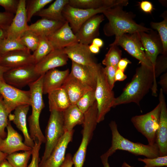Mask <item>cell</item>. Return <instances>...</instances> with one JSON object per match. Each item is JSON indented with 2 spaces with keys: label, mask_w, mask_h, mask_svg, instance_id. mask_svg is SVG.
Listing matches in <instances>:
<instances>
[{
  "label": "cell",
  "mask_w": 167,
  "mask_h": 167,
  "mask_svg": "<svg viewBox=\"0 0 167 167\" xmlns=\"http://www.w3.org/2000/svg\"><path fill=\"white\" fill-rule=\"evenodd\" d=\"M131 63V62L126 58H121L118 63V68L124 71L128 64Z\"/></svg>",
  "instance_id": "obj_50"
},
{
  "label": "cell",
  "mask_w": 167,
  "mask_h": 167,
  "mask_svg": "<svg viewBox=\"0 0 167 167\" xmlns=\"http://www.w3.org/2000/svg\"><path fill=\"white\" fill-rule=\"evenodd\" d=\"M96 101L95 90H90L84 94L79 99L76 105L84 113Z\"/></svg>",
  "instance_id": "obj_39"
},
{
  "label": "cell",
  "mask_w": 167,
  "mask_h": 167,
  "mask_svg": "<svg viewBox=\"0 0 167 167\" xmlns=\"http://www.w3.org/2000/svg\"><path fill=\"white\" fill-rule=\"evenodd\" d=\"M26 12V1L19 0L17 9L12 21L7 29V38L19 39L28 30Z\"/></svg>",
  "instance_id": "obj_17"
},
{
  "label": "cell",
  "mask_w": 167,
  "mask_h": 167,
  "mask_svg": "<svg viewBox=\"0 0 167 167\" xmlns=\"http://www.w3.org/2000/svg\"><path fill=\"white\" fill-rule=\"evenodd\" d=\"M109 8H110L83 9L73 7L68 4L64 7L62 11V15L75 34L87 20L98 14L102 13L105 10Z\"/></svg>",
  "instance_id": "obj_12"
},
{
  "label": "cell",
  "mask_w": 167,
  "mask_h": 167,
  "mask_svg": "<svg viewBox=\"0 0 167 167\" xmlns=\"http://www.w3.org/2000/svg\"><path fill=\"white\" fill-rule=\"evenodd\" d=\"M110 48L102 61L106 66H113L118 68V63L121 59L122 51L118 46L109 45Z\"/></svg>",
  "instance_id": "obj_35"
},
{
  "label": "cell",
  "mask_w": 167,
  "mask_h": 167,
  "mask_svg": "<svg viewBox=\"0 0 167 167\" xmlns=\"http://www.w3.org/2000/svg\"><path fill=\"white\" fill-rule=\"evenodd\" d=\"M10 69L9 68L0 65V80H4L3 75L5 73Z\"/></svg>",
  "instance_id": "obj_55"
},
{
  "label": "cell",
  "mask_w": 167,
  "mask_h": 167,
  "mask_svg": "<svg viewBox=\"0 0 167 167\" xmlns=\"http://www.w3.org/2000/svg\"><path fill=\"white\" fill-rule=\"evenodd\" d=\"M123 6H117L105 10L102 14L108 20L103 28L107 36H115V39L124 34L140 32H148L151 29L136 23L134 15L123 10Z\"/></svg>",
  "instance_id": "obj_2"
},
{
  "label": "cell",
  "mask_w": 167,
  "mask_h": 167,
  "mask_svg": "<svg viewBox=\"0 0 167 167\" xmlns=\"http://www.w3.org/2000/svg\"><path fill=\"white\" fill-rule=\"evenodd\" d=\"M54 49H62L79 42L75 33L66 21L58 30L47 37Z\"/></svg>",
  "instance_id": "obj_22"
},
{
  "label": "cell",
  "mask_w": 167,
  "mask_h": 167,
  "mask_svg": "<svg viewBox=\"0 0 167 167\" xmlns=\"http://www.w3.org/2000/svg\"><path fill=\"white\" fill-rule=\"evenodd\" d=\"M2 139L1 138H0V142H1V140H2Z\"/></svg>",
  "instance_id": "obj_60"
},
{
  "label": "cell",
  "mask_w": 167,
  "mask_h": 167,
  "mask_svg": "<svg viewBox=\"0 0 167 167\" xmlns=\"http://www.w3.org/2000/svg\"><path fill=\"white\" fill-rule=\"evenodd\" d=\"M91 43L100 48L103 45L104 42L102 40L96 37L93 39Z\"/></svg>",
  "instance_id": "obj_54"
},
{
  "label": "cell",
  "mask_w": 167,
  "mask_h": 167,
  "mask_svg": "<svg viewBox=\"0 0 167 167\" xmlns=\"http://www.w3.org/2000/svg\"><path fill=\"white\" fill-rule=\"evenodd\" d=\"M72 156L70 153H68L65 156V160L61 167H72L73 163Z\"/></svg>",
  "instance_id": "obj_49"
},
{
  "label": "cell",
  "mask_w": 167,
  "mask_h": 167,
  "mask_svg": "<svg viewBox=\"0 0 167 167\" xmlns=\"http://www.w3.org/2000/svg\"><path fill=\"white\" fill-rule=\"evenodd\" d=\"M127 0H69L68 4L73 7L83 9L111 8L117 6H126Z\"/></svg>",
  "instance_id": "obj_27"
},
{
  "label": "cell",
  "mask_w": 167,
  "mask_h": 167,
  "mask_svg": "<svg viewBox=\"0 0 167 167\" xmlns=\"http://www.w3.org/2000/svg\"><path fill=\"white\" fill-rule=\"evenodd\" d=\"M50 112V114L45 131V151L39 163L44 162L49 156L65 132L62 112L55 110Z\"/></svg>",
  "instance_id": "obj_7"
},
{
  "label": "cell",
  "mask_w": 167,
  "mask_h": 167,
  "mask_svg": "<svg viewBox=\"0 0 167 167\" xmlns=\"http://www.w3.org/2000/svg\"><path fill=\"white\" fill-rule=\"evenodd\" d=\"M139 6L142 11L147 13H151L153 9L152 3L147 1H142L139 3Z\"/></svg>",
  "instance_id": "obj_47"
},
{
  "label": "cell",
  "mask_w": 167,
  "mask_h": 167,
  "mask_svg": "<svg viewBox=\"0 0 167 167\" xmlns=\"http://www.w3.org/2000/svg\"><path fill=\"white\" fill-rule=\"evenodd\" d=\"M161 16L164 18L162 21L160 22L150 23L151 27L156 30L162 42L163 52V54H167V11H165L162 14Z\"/></svg>",
  "instance_id": "obj_34"
},
{
  "label": "cell",
  "mask_w": 167,
  "mask_h": 167,
  "mask_svg": "<svg viewBox=\"0 0 167 167\" xmlns=\"http://www.w3.org/2000/svg\"><path fill=\"white\" fill-rule=\"evenodd\" d=\"M43 75H41L36 81L28 85L32 112L28 118V121L29 134L31 139L34 141L36 140L41 143H45V138L41 130L39 124L40 115L45 106L42 87Z\"/></svg>",
  "instance_id": "obj_4"
},
{
  "label": "cell",
  "mask_w": 167,
  "mask_h": 167,
  "mask_svg": "<svg viewBox=\"0 0 167 167\" xmlns=\"http://www.w3.org/2000/svg\"><path fill=\"white\" fill-rule=\"evenodd\" d=\"M69 2V0H56L48 7L43 9L34 16L65 22L66 21L63 15L62 11Z\"/></svg>",
  "instance_id": "obj_29"
},
{
  "label": "cell",
  "mask_w": 167,
  "mask_h": 167,
  "mask_svg": "<svg viewBox=\"0 0 167 167\" xmlns=\"http://www.w3.org/2000/svg\"><path fill=\"white\" fill-rule=\"evenodd\" d=\"M159 84L161 87V88L164 93H167V73L165 72L162 74L160 78Z\"/></svg>",
  "instance_id": "obj_48"
},
{
  "label": "cell",
  "mask_w": 167,
  "mask_h": 167,
  "mask_svg": "<svg viewBox=\"0 0 167 167\" xmlns=\"http://www.w3.org/2000/svg\"><path fill=\"white\" fill-rule=\"evenodd\" d=\"M26 12L28 22L31 21L32 17L37 13L43 9L47 5L52 2L53 0H30L27 1Z\"/></svg>",
  "instance_id": "obj_38"
},
{
  "label": "cell",
  "mask_w": 167,
  "mask_h": 167,
  "mask_svg": "<svg viewBox=\"0 0 167 167\" xmlns=\"http://www.w3.org/2000/svg\"><path fill=\"white\" fill-rule=\"evenodd\" d=\"M100 65L97 64L94 67H89L72 61L70 73L84 85L95 90L97 73Z\"/></svg>",
  "instance_id": "obj_23"
},
{
  "label": "cell",
  "mask_w": 167,
  "mask_h": 167,
  "mask_svg": "<svg viewBox=\"0 0 167 167\" xmlns=\"http://www.w3.org/2000/svg\"><path fill=\"white\" fill-rule=\"evenodd\" d=\"M68 58L62 49H54L35 65L36 72L41 75L48 71L66 65Z\"/></svg>",
  "instance_id": "obj_19"
},
{
  "label": "cell",
  "mask_w": 167,
  "mask_h": 167,
  "mask_svg": "<svg viewBox=\"0 0 167 167\" xmlns=\"http://www.w3.org/2000/svg\"><path fill=\"white\" fill-rule=\"evenodd\" d=\"M160 112V105L159 103L150 112L143 115L134 116L131 119L134 127L146 137L150 145H153L156 143Z\"/></svg>",
  "instance_id": "obj_8"
},
{
  "label": "cell",
  "mask_w": 167,
  "mask_h": 167,
  "mask_svg": "<svg viewBox=\"0 0 167 167\" xmlns=\"http://www.w3.org/2000/svg\"><path fill=\"white\" fill-rule=\"evenodd\" d=\"M95 96L98 110L97 123L103 121L110 111L115 99L113 92L110 88L104 72L100 65L97 75Z\"/></svg>",
  "instance_id": "obj_6"
},
{
  "label": "cell",
  "mask_w": 167,
  "mask_h": 167,
  "mask_svg": "<svg viewBox=\"0 0 167 167\" xmlns=\"http://www.w3.org/2000/svg\"><path fill=\"white\" fill-rule=\"evenodd\" d=\"M7 154L0 151V162L5 159Z\"/></svg>",
  "instance_id": "obj_58"
},
{
  "label": "cell",
  "mask_w": 167,
  "mask_h": 167,
  "mask_svg": "<svg viewBox=\"0 0 167 167\" xmlns=\"http://www.w3.org/2000/svg\"><path fill=\"white\" fill-rule=\"evenodd\" d=\"M89 49L92 54H97L99 52L100 50L99 47L92 43L90 45H89Z\"/></svg>",
  "instance_id": "obj_53"
},
{
  "label": "cell",
  "mask_w": 167,
  "mask_h": 167,
  "mask_svg": "<svg viewBox=\"0 0 167 167\" xmlns=\"http://www.w3.org/2000/svg\"><path fill=\"white\" fill-rule=\"evenodd\" d=\"M104 20V15H95L88 19L75 34L79 43L87 45L91 44L93 39L99 36L101 23Z\"/></svg>",
  "instance_id": "obj_15"
},
{
  "label": "cell",
  "mask_w": 167,
  "mask_h": 167,
  "mask_svg": "<svg viewBox=\"0 0 167 167\" xmlns=\"http://www.w3.org/2000/svg\"><path fill=\"white\" fill-rule=\"evenodd\" d=\"M54 49L47 37L39 36V41L36 49L32 54L35 64L38 63Z\"/></svg>",
  "instance_id": "obj_32"
},
{
  "label": "cell",
  "mask_w": 167,
  "mask_h": 167,
  "mask_svg": "<svg viewBox=\"0 0 167 167\" xmlns=\"http://www.w3.org/2000/svg\"><path fill=\"white\" fill-rule=\"evenodd\" d=\"M70 73L69 70H59L56 68L50 70L43 75L42 87L43 94H48L61 88Z\"/></svg>",
  "instance_id": "obj_25"
},
{
  "label": "cell",
  "mask_w": 167,
  "mask_h": 167,
  "mask_svg": "<svg viewBox=\"0 0 167 167\" xmlns=\"http://www.w3.org/2000/svg\"><path fill=\"white\" fill-rule=\"evenodd\" d=\"M48 98L50 111L55 110L63 112L71 105L68 95L62 87L50 92Z\"/></svg>",
  "instance_id": "obj_28"
},
{
  "label": "cell",
  "mask_w": 167,
  "mask_h": 167,
  "mask_svg": "<svg viewBox=\"0 0 167 167\" xmlns=\"http://www.w3.org/2000/svg\"><path fill=\"white\" fill-rule=\"evenodd\" d=\"M7 37V29H0V41Z\"/></svg>",
  "instance_id": "obj_56"
},
{
  "label": "cell",
  "mask_w": 167,
  "mask_h": 167,
  "mask_svg": "<svg viewBox=\"0 0 167 167\" xmlns=\"http://www.w3.org/2000/svg\"><path fill=\"white\" fill-rule=\"evenodd\" d=\"M126 78L127 76L124 74V71L118 68L115 73V82L124 81Z\"/></svg>",
  "instance_id": "obj_51"
},
{
  "label": "cell",
  "mask_w": 167,
  "mask_h": 167,
  "mask_svg": "<svg viewBox=\"0 0 167 167\" xmlns=\"http://www.w3.org/2000/svg\"><path fill=\"white\" fill-rule=\"evenodd\" d=\"M139 33L145 56L152 64L153 70L157 57L163 52L161 38L158 34L151 29L148 32H140Z\"/></svg>",
  "instance_id": "obj_13"
},
{
  "label": "cell",
  "mask_w": 167,
  "mask_h": 167,
  "mask_svg": "<svg viewBox=\"0 0 167 167\" xmlns=\"http://www.w3.org/2000/svg\"><path fill=\"white\" fill-rule=\"evenodd\" d=\"M6 128V136L0 143L1 151L9 155L19 151L32 149L23 142L21 135L13 128L9 120Z\"/></svg>",
  "instance_id": "obj_21"
},
{
  "label": "cell",
  "mask_w": 167,
  "mask_h": 167,
  "mask_svg": "<svg viewBox=\"0 0 167 167\" xmlns=\"http://www.w3.org/2000/svg\"><path fill=\"white\" fill-rule=\"evenodd\" d=\"M109 126L112 135L111 145L105 152L109 156L118 150L128 151L136 156H144L148 158L160 156L159 148L156 143L151 145L133 142L120 134L115 121H112L109 124Z\"/></svg>",
  "instance_id": "obj_3"
},
{
  "label": "cell",
  "mask_w": 167,
  "mask_h": 167,
  "mask_svg": "<svg viewBox=\"0 0 167 167\" xmlns=\"http://www.w3.org/2000/svg\"><path fill=\"white\" fill-rule=\"evenodd\" d=\"M167 70V54H162L157 57L153 68L155 79L163 73L166 72Z\"/></svg>",
  "instance_id": "obj_41"
},
{
  "label": "cell",
  "mask_w": 167,
  "mask_h": 167,
  "mask_svg": "<svg viewBox=\"0 0 167 167\" xmlns=\"http://www.w3.org/2000/svg\"><path fill=\"white\" fill-rule=\"evenodd\" d=\"M122 167H134L132 166H131L128 164H127L125 162H124L122 165Z\"/></svg>",
  "instance_id": "obj_59"
},
{
  "label": "cell",
  "mask_w": 167,
  "mask_h": 167,
  "mask_svg": "<svg viewBox=\"0 0 167 167\" xmlns=\"http://www.w3.org/2000/svg\"><path fill=\"white\" fill-rule=\"evenodd\" d=\"M150 89L152 95L156 96L157 84L153 70L141 64L136 69L131 81L126 85L121 94L115 98L113 107L131 102L139 106L140 101Z\"/></svg>",
  "instance_id": "obj_1"
},
{
  "label": "cell",
  "mask_w": 167,
  "mask_h": 167,
  "mask_svg": "<svg viewBox=\"0 0 167 167\" xmlns=\"http://www.w3.org/2000/svg\"><path fill=\"white\" fill-rule=\"evenodd\" d=\"M118 68L113 66H106L104 68V72L107 81L111 89H113L115 82V75Z\"/></svg>",
  "instance_id": "obj_44"
},
{
  "label": "cell",
  "mask_w": 167,
  "mask_h": 167,
  "mask_svg": "<svg viewBox=\"0 0 167 167\" xmlns=\"http://www.w3.org/2000/svg\"><path fill=\"white\" fill-rule=\"evenodd\" d=\"M30 105H23L16 108L14 114L10 113L9 120L12 121L16 127L22 133L24 138V143L27 146L32 148L34 142L31 138L27 127V116Z\"/></svg>",
  "instance_id": "obj_24"
},
{
  "label": "cell",
  "mask_w": 167,
  "mask_h": 167,
  "mask_svg": "<svg viewBox=\"0 0 167 167\" xmlns=\"http://www.w3.org/2000/svg\"><path fill=\"white\" fill-rule=\"evenodd\" d=\"M110 45L121 46L131 55L139 60L141 64L153 69L152 64L145 56L139 32L123 34L115 39Z\"/></svg>",
  "instance_id": "obj_9"
},
{
  "label": "cell",
  "mask_w": 167,
  "mask_h": 167,
  "mask_svg": "<svg viewBox=\"0 0 167 167\" xmlns=\"http://www.w3.org/2000/svg\"><path fill=\"white\" fill-rule=\"evenodd\" d=\"M74 130L65 132L59 140L48 158L41 163L39 167H61L65 157L67 146L72 139Z\"/></svg>",
  "instance_id": "obj_16"
},
{
  "label": "cell",
  "mask_w": 167,
  "mask_h": 167,
  "mask_svg": "<svg viewBox=\"0 0 167 167\" xmlns=\"http://www.w3.org/2000/svg\"><path fill=\"white\" fill-rule=\"evenodd\" d=\"M19 39L28 49L33 52L39 44V36L34 32L28 29L23 33Z\"/></svg>",
  "instance_id": "obj_36"
},
{
  "label": "cell",
  "mask_w": 167,
  "mask_h": 167,
  "mask_svg": "<svg viewBox=\"0 0 167 167\" xmlns=\"http://www.w3.org/2000/svg\"><path fill=\"white\" fill-rule=\"evenodd\" d=\"M35 64L30 51L28 49L15 50L0 55V65L10 69Z\"/></svg>",
  "instance_id": "obj_18"
},
{
  "label": "cell",
  "mask_w": 167,
  "mask_h": 167,
  "mask_svg": "<svg viewBox=\"0 0 167 167\" xmlns=\"http://www.w3.org/2000/svg\"><path fill=\"white\" fill-rule=\"evenodd\" d=\"M26 49L19 39L6 38L0 41V55L15 50Z\"/></svg>",
  "instance_id": "obj_37"
},
{
  "label": "cell",
  "mask_w": 167,
  "mask_h": 167,
  "mask_svg": "<svg viewBox=\"0 0 167 167\" xmlns=\"http://www.w3.org/2000/svg\"><path fill=\"white\" fill-rule=\"evenodd\" d=\"M19 2V0H0V6L4 8L5 11L15 15Z\"/></svg>",
  "instance_id": "obj_45"
},
{
  "label": "cell",
  "mask_w": 167,
  "mask_h": 167,
  "mask_svg": "<svg viewBox=\"0 0 167 167\" xmlns=\"http://www.w3.org/2000/svg\"><path fill=\"white\" fill-rule=\"evenodd\" d=\"M97 113V104L96 101L84 113L82 139L77 151L72 157L74 167H83V166L88 146L98 123Z\"/></svg>",
  "instance_id": "obj_5"
},
{
  "label": "cell",
  "mask_w": 167,
  "mask_h": 167,
  "mask_svg": "<svg viewBox=\"0 0 167 167\" xmlns=\"http://www.w3.org/2000/svg\"><path fill=\"white\" fill-rule=\"evenodd\" d=\"M62 87L67 93L71 105H76L84 94L90 90H93L84 85L70 73Z\"/></svg>",
  "instance_id": "obj_26"
},
{
  "label": "cell",
  "mask_w": 167,
  "mask_h": 167,
  "mask_svg": "<svg viewBox=\"0 0 167 167\" xmlns=\"http://www.w3.org/2000/svg\"><path fill=\"white\" fill-rule=\"evenodd\" d=\"M32 149L19 153H13L8 155L6 159L12 167H27L32 155Z\"/></svg>",
  "instance_id": "obj_33"
},
{
  "label": "cell",
  "mask_w": 167,
  "mask_h": 167,
  "mask_svg": "<svg viewBox=\"0 0 167 167\" xmlns=\"http://www.w3.org/2000/svg\"><path fill=\"white\" fill-rule=\"evenodd\" d=\"M62 113L65 132L71 131L76 125L83 124L84 113L76 105H71Z\"/></svg>",
  "instance_id": "obj_31"
},
{
  "label": "cell",
  "mask_w": 167,
  "mask_h": 167,
  "mask_svg": "<svg viewBox=\"0 0 167 167\" xmlns=\"http://www.w3.org/2000/svg\"><path fill=\"white\" fill-rule=\"evenodd\" d=\"M1 95L0 94V97L1 96Z\"/></svg>",
  "instance_id": "obj_61"
},
{
  "label": "cell",
  "mask_w": 167,
  "mask_h": 167,
  "mask_svg": "<svg viewBox=\"0 0 167 167\" xmlns=\"http://www.w3.org/2000/svg\"><path fill=\"white\" fill-rule=\"evenodd\" d=\"M0 167H12L6 159L0 162Z\"/></svg>",
  "instance_id": "obj_57"
},
{
  "label": "cell",
  "mask_w": 167,
  "mask_h": 167,
  "mask_svg": "<svg viewBox=\"0 0 167 167\" xmlns=\"http://www.w3.org/2000/svg\"><path fill=\"white\" fill-rule=\"evenodd\" d=\"M34 142V145L32 149L31 161L27 167H39V151L42 143L37 141Z\"/></svg>",
  "instance_id": "obj_43"
},
{
  "label": "cell",
  "mask_w": 167,
  "mask_h": 167,
  "mask_svg": "<svg viewBox=\"0 0 167 167\" xmlns=\"http://www.w3.org/2000/svg\"><path fill=\"white\" fill-rule=\"evenodd\" d=\"M68 58L76 63L89 67L97 64L93 59L89 49V45L79 42L63 49Z\"/></svg>",
  "instance_id": "obj_20"
},
{
  "label": "cell",
  "mask_w": 167,
  "mask_h": 167,
  "mask_svg": "<svg viewBox=\"0 0 167 167\" xmlns=\"http://www.w3.org/2000/svg\"><path fill=\"white\" fill-rule=\"evenodd\" d=\"M109 157L105 153L101 156V158L103 167H110L108 161Z\"/></svg>",
  "instance_id": "obj_52"
},
{
  "label": "cell",
  "mask_w": 167,
  "mask_h": 167,
  "mask_svg": "<svg viewBox=\"0 0 167 167\" xmlns=\"http://www.w3.org/2000/svg\"><path fill=\"white\" fill-rule=\"evenodd\" d=\"M65 22L41 18L28 25V29L34 32L39 36L48 37L59 29Z\"/></svg>",
  "instance_id": "obj_30"
},
{
  "label": "cell",
  "mask_w": 167,
  "mask_h": 167,
  "mask_svg": "<svg viewBox=\"0 0 167 167\" xmlns=\"http://www.w3.org/2000/svg\"><path fill=\"white\" fill-rule=\"evenodd\" d=\"M10 113L7 111L4 104L2 97H0V138L5 139L7 133L5 131V129L8 124V116Z\"/></svg>",
  "instance_id": "obj_40"
},
{
  "label": "cell",
  "mask_w": 167,
  "mask_h": 167,
  "mask_svg": "<svg viewBox=\"0 0 167 167\" xmlns=\"http://www.w3.org/2000/svg\"><path fill=\"white\" fill-rule=\"evenodd\" d=\"M139 161L145 164L144 167H160L167 166V156L154 158H138Z\"/></svg>",
  "instance_id": "obj_42"
},
{
  "label": "cell",
  "mask_w": 167,
  "mask_h": 167,
  "mask_svg": "<svg viewBox=\"0 0 167 167\" xmlns=\"http://www.w3.org/2000/svg\"><path fill=\"white\" fill-rule=\"evenodd\" d=\"M14 16L15 14L5 11L0 12V29H7Z\"/></svg>",
  "instance_id": "obj_46"
},
{
  "label": "cell",
  "mask_w": 167,
  "mask_h": 167,
  "mask_svg": "<svg viewBox=\"0 0 167 167\" xmlns=\"http://www.w3.org/2000/svg\"><path fill=\"white\" fill-rule=\"evenodd\" d=\"M0 94L4 105L10 113L17 107L23 105L30 106L29 90H22L0 80Z\"/></svg>",
  "instance_id": "obj_10"
},
{
  "label": "cell",
  "mask_w": 167,
  "mask_h": 167,
  "mask_svg": "<svg viewBox=\"0 0 167 167\" xmlns=\"http://www.w3.org/2000/svg\"><path fill=\"white\" fill-rule=\"evenodd\" d=\"M35 65L9 69L4 74V81L7 84L19 89L28 86L36 81L41 76L36 71Z\"/></svg>",
  "instance_id": "obj_11"
},
{
  "label": "cell",
  "mask_w": 167,
  "mask_h": 167,
  "mask_svg": "<svg viewBox=\"0 0 167 167\" xmlns=\"http://www.w3.org/2000/svg\"><path fill=\"white\" fill-rule=\"evenodd\" d=\"M160 112L156 143L159 148L160 156H167V108L164 93L161 88L159 95Z\"/></svg>",
  "instance_id": "obj_14"
}]
</instances>
